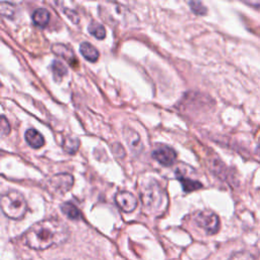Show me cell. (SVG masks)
I'll use <instances>...</instances> for the list:
<instances>
[{"label": "cell", "mask_w": 260, "mask_h": 260, "mask_svg": "<svg viewBox=\"0 0 260 260\" xmlns=\"http://www.w3.org/2000/svg\"><path fill=\"white\" fill-rule=\"evenodd\" d=\"M194 221L199 227L204 229L209 235H214L218 233L220 229V219L213 212H209V211L200 212L197 214V216H195Z\"/></svg>", "instance_id": "277c9868"}, {"label": "cell", "mask_w": 260, "mask_h": 260, "mask_svg": "<svg viewBox=\"0 0 260 260\" xmlns=\"http://www.w3.org/2000/svg\"><path fill=\"white\" fill-rule=\"evenodd\" d=\"M0 205H2L3 213L13 220L24 218L28 210V205L24 195L15 190L6 192L2 197Z\"/></svg>", "instance_id": "3957f363"}, {"label": "cell", "mask_w": 260, "mask_h": 260, "mask_svg": "<svg viewBox=\"0 0 260 260\" xmlns=\"http://www.w3.org/2000/svg\"><path fill=\"white\" fill-rule=\"evenodd\" d=\"M154 159L165 167L172 166L177 160V153L168 146H157L153 151Z\"/></svg>", "instance_id": "5b68a950"}, {"label": "cell", "mask_w": 260, "mask_h": 260, "mask_svg": "<svg viewBox=\"0 0 260 260\" xmlns=\"http://www.w3.org/2000/svg\"><path fill=\"white\" fill-rule=\"evenodd\" d=\"M62 147H63V150L67 152L68 154L74 155L80 149V141L77 138L69 137V138H67V139L63 141Z\"/></svg>", "instance_id": "9a60e30c"}, {"label": "cell", "mask_w": 260, "mask_h": 260, "mask_svg": "<svg viewBox=\"0 0 260 260\" xmlns=\"http://www.w3.org/2000/svg\"><path fill=\"white\" fill-rule=\"evenodd\" d=\"M115 203L124 213H132L138 207V200L133 193L127 191L118 192L115 197Z\"/></svg>", "instance_id": "52a82bcc"}, {"label": "cell", "mask_w": 260, "mask_h": 260, "mask_svg": "<svg viewBox=\"0 0 260 260\" xmlns=\"http://www.w3.org/2000/svg\"><path fill=\"white\" fill-rule=\"evenodd\" d=\"M61 211L62 213L67 216L71 220L78 221L82 218V214L80 210L72 203H65L61 206Z\"/></svg>", "instance_id": "4fadbf2b"}, {"label": "cell", "mask_w": 260, "mask_h": 260, "mask_svg": "<svg viewBox=\"0 0 260 260\" xmlns=\"http://www.w3.org/2000/svg\"><path fill=\"white\" fill-rule=\"evenodd\" d=\"M0 8H2V15L6 18H13L16 14V7H14L11 4H7V3H2L0 5Z\"/></svg>", "instance_id": "ac0fdd59"}, {"label": "cell", "mask_w": 260, "mask_h": 260, "mask_svg": "<svg viewBox=\"0 0 260 260\" xmlns=\"http://www.w3.org/2000/svg\"><path fill=\"white\" fill-rule=\"evenodd\" d=\"M2 120H3V122H2V136H3V137H6L7 135L10 134L11 127H10V124H9V122L7 121V119H6L5 116L2 117Z\"/></svg>", "instance_id": "44dd1931"}, {"label": "cell", "mask_w": 260, "mask_h": 260, "mask_svg": "<svg viewBox=\"0 0 260 260\" xmlns=\"http://www.w3.org/2000/svg\"><path fill=\"white\" fill-rule=\"evenodd\" d=\"M32 20L37 27L45 28L50 21V14L46 9H37L32 16Z\"/></svg>", "instance_id": "30bf717a"}, {"label": "cell", "mask_w": 260, "mask_h": 260, "mask_svg": "<svg viewBox=\"0 0 260 260\" xmlns=\"http://www.w3.org/2000/svg\"><path fill=\"white\" fill-rule=\"evenodd\" d=\"M52 51L55 55L67 60L72 67H77L78 65V59L76 58L75 53L68 46H65L63 44H54L52 46Z\"/></svg>", "instance_id": "ba28073f"}, {"label": "cell", "mask_w": 260, "mask_h": 260, "mask_svg": "<svg viewBox=\"0 0 260 260\" xmlns=\"http://www.w3.org/2000/svg\"><path fill=\"white\" fill-rule=\"evenodd\" d=\"M144 209L152 215H160L167 206V197L162 186L155 180L149 183L142 193Z\"/></svg>", "instance_id": "7a4b0ae2"}, {"label": "cell", "mask_w": 260, "mask_h": 260, "mask_svg": "<svg viewBox=\"0 0 260 260\" xmlns=\"http://www.w3.org/2000/svg\"><path fill=\"white\" fill-rule=\"evenodd\" d=\"M26 142L29 146H31L34 149H40L44 146L45 141L44 138L40 133H38L36 129H29L25 134Z\"/></svg>", "instance_id": "9c48e42d"}, {"label": "cell", "mask_w": 260, "mask_h": 260, "mask_svg": "<svg viewBox=\"0 0 260 260\" xmlns=\"http://www.w3.org/2000/svg\"><path fill=\"white\" fill-rule=\"evenodd\" d=\"M81 53L82 55L91 62H96L99 59V51L90 43L84 42L81 44Z\"/></svg>", "instance_id": "7c38bea8"}, {"label": "cell", "mask_w": 260, "mask_h": 260, "mask_svg": "<svg viewBox=\"0 0 260 260\" xmlns=\"http://www.w3.org/2000/svg\"><path fill=\"white\" fill-rule=\"evenodd\" d=\"M189 6H190V9L191 11L197 14L199 16H205L208 12L207 8L202 4V3H199V2H192V3H189Z\"/></svg>", "instance_id": "d6986e66"}, {"label": "cell", "mask_w": 260, "mask_h": 260, "mask_svg": "<svg viewBox=\"0 0 260 260\" xmlns=\"http://www.w3.org/2000/svg\"><path fill=\"white\" fill-rule=\"evenodd\" d=\"M74 177L70 174L61 173L53 176L49 181V187L57 193H64L69 190L74 185Z\"/></svg>", "instance_id": "8992f818"}, {"label": "cell", "mask_w": 260, "mask_h": 260, "mask_svg": "<svg viewBox=\"0 0 260 260\" xmlns=\"http://www.w3.org/2000/svg\"><path fill=\"white\" fill-rule=\"evenodd\" d=\"M51 69H52V73H53L54 79L56 81H60L65 75L68 74V69L65 68V65L62 62L57 61V60L53 61Z\"/></svg>", "instance_id": "2e32d148"}, {"label": "cell", "mask_w": 260, "mask_h": 260, "mask_svg": "<svg viewBox=\"0 0 260 260\" xmlns=\"http://www.w3.org/2000/svg\"><path fill=\"white\" fill-rule=\"evenodd\" d=\"M89 32L91 35H93L95 38L99 40H103L106 37V30L105 28L97 23H92L89 26Z\"/></svg>", "instance_id": "e0dca14e"}, {"label": "cell", "mask_w": 260, "mask_h": 260, "mask_svg": "<svg viewBox=\"0 0 260 260\" xmlns=\"http://www.w3.org/2000/svg\"><path fill=\"white\" fill-rule=\"evenodd\" d=\"M176 175H177L178 180L181 182L184 191H186V192H191V191H194V190L201 189L203 187V184L201 182H199L197 180H192L190 178H187V177L183 176L182 173H179L178 171H177Z\"/></svg>", "instance_id": "8fae6325"}, {"label": "cell", "mask_w": 260, "mask_h": 260, "mask_svg": "<svg viewBox=\"0 0 260 260\" xmlns=\"http://www.w3.org/2000/svg\"><path fill=\"white\" fill-rule=\"evenodd\" d=\"M124 137L127 142V144L132 147L134 150H140L142 149V144H141V138L140 136L134 132L133 129H126L124 132Z\"/></svg>", "instance_id": "5bb4252c"}, {"label": "cell", "mask_w": 260, "mask_h": 260, "mask_svg": "<svg viewBox=\"0 0 260 260\" xmlns=\"http://www.w3.org/2000/svg\"><path fill=\"white\" fill-rule=\"evenodd\" d=\"M69 227L59 219H47L33 225L24 235L27 246L35 250H45L67 242Z\"/></svg>", "instance_id": "6da1fadb"}, {"label": "cell", "mask_w": 260, "mask_h": 260, "mask_svg": "<svg viewBox=\"0 0 260 260\" xmlns=\"http://www.w3.org/2000/svg\"><path fill=\"white\" fill-rule=\"evenodd\" d=\"M229 260H255L253 256L248 252H237L234 253Z\"/></svg>", "instance_id": "ffe728a7"}]
</instances>
